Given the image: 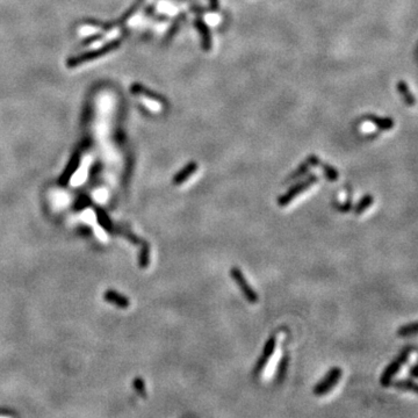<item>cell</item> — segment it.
Here are the masks:
<instances>
[{
  "label": "cell",
  "mask_w": 418,
  "mask_h": 418,
  "mask_svg": "<svg viewBox=\"0 0 418 418\" xmlns=\"http://www.w3.org/2000/svg\"><path fill=\"white\" fill-rule=\"evenodd\" d=\"M415 351H416L415 345H406L405 347L402 348V351L396 355V358L394 359V360L391 361L386 368H384L382 375H381L380 377L381 386H383V387L390 386L391 382H393L394 376L398 373L399 369L402 368V366L405 364L406 360H408L410 357V354Z\"/></svg>",
  "instance_id": "cell-1"
},
{
  "label": "cell",
  "mask_w": 418,
  "mask_h": 418,
  "mask_svg": "<svg viewBox=\"0 0 418 418\" xmlns=\"http://www.w3.org/2000/svg\"><path fill=\"white\" fill-rule=\"evenodd\" d=\"M318 180H320V178H318L317 174H315V173L308 174L307 177H304V179H302V180H300L296 182V184L289 187V188L286 190L282 195L278 197V200H277L278 206H280V207L288 206V204L291 203L296 196H299L300 194L306 192L307 189H309L311 186L318 182Z\"/></svg>",
  "instance_id": "cell-2"
},
{
  "label": "cell",
  "mask_w": 418,
  "mask_h": 418,
  "mask_svg": "<svg viewBox=\"0 0 418 418\" xmlns=\"http://www.w3.org/2000/svg\"><path fill=\"white\" fill-rule=\"evenodd\" d=\"M119 46H120V41H113L111 43H108V45L99 48V49L89 51V53L82 54V55H79V56H75V57L70 58V60H68L67 62L68 68L70 69L78 68L80 67V65L89 63V62H92V61L98 60V58H100V57H104L105 55L116 50L117 48H119Z\"/></svg>",
  "instance_id": "cell-3"
},
{
  "label": "cell",
  "mask_w": 418,
  "mask_h": 418,
  "mask_svg": "<svg viewBox=\"0 0 418 418\" xmlns=\"http://www.w3.org/2000/svg\"><path fill=\"white\" fill-rule=\"evenodd\" d=\"M343 371L340 367H332L328 374L313 388V393L316 396H323L331 391L333 387L337 386L342 377Z\"/></svg>",
  "instance_id": "cell-4"
},
{
  "label": "cell",
  "mask_w": 418,
  "mask_h": 418,
  "mask_svg": "<svg viewBox=\"0 0 418 418\" xmlns=\"http://www.w3.org/2000/svg\"><path fill=\"white\" fill-rule=\"evenodd\" d=\"M230 277L234 279V281L236 282L238 287H240L241 292L243 293L244 298L247 299V301L249 303L255 304L258 302V300H259L258 294H257V292L254 288H252V286L249 285V282L247 279H245L243 272H242L238 267H232V269H230Z\"/></svg>",
  "instance_id": "cell-5"
},
{
  "label": "cell",
  "mask_w": 418,
  "mask_h": 418,
  "mask_svg": "<svg viewBox=\"0 0 418 418\" xmlns=\"http://www.w3.org/2000/svg\"><path fill=\"white\" fill-rule=\"evenodd\" d=\"M276 346H277V338L274 336L270 337V338L266 340L265 345H264L262 357H259V359L256 362V366H255L256 375H259V374L263 372V369L265 368V366L267 365V361L272 358L274 351H276Z\"/></svg>",
  "instance_id": "cell-6"
},
{
  "label": "cell",
  "mask_w": 418,
  "mask_h": 418,
  "mask_svg": "<svg viewBox=\"0 0 418 418\" xmlns=\"http://www.w3.org/2000/svg\"><path fill=\"white\" fill-rule=\"evenodd\" d=\"M320 162H321V159L318 156L316 155L308 156L307 158L304 159L298 167H296V170L289 174V177H287L286 181H294L296 180V179L304 177V175H307L308 172L310 171L311 167L318 166V165H320Z\"/></svg>",
  "instance_id": "cell-7"
},
{
  "label": "cell",
  "mask_w": 418,
  "mask_h": 418,
  "mask_svg": "<svg viewBox=\"0 0 418 418\" xmlns=\"http://www.w3.org/2000/svg\"><path fill=\"white\" fill-rule=\"evenodd\" d=\"M194 26H195L197 33L200 34L201 48H202V50L211 51L213 47V39H212V33H211V29H209V26L207 25L206 21L202 19V18H196V19L194 20Z\"/></svg>",
  "instance_id": "cell-8"
},
{
  "label": "cell",
  "mask_w": 418,
  "mask_h": 418,
  "mask_svg": "<svg viewBox=\"0 0 418 418\" xmlns=\"http://www.w3.org/2000/svg\"><path fill=\"white\" fill-rule=\"evenodd\" d=\"M365 120L368 121L369 123L374 124L377 129L383 130V131L393 129L395 126L394 120L391 119V117H387V116H377L374 114H368L365 116Z\"/></svg>",
  "instance_id": "cell-9"
},
{
  "label": "cell",
  "mask_w": 418,
  "mask_h": 418,
  "mask_svg": "<svg viewBox=\"0 0 418 418\" xmlns=\"http://www.w3.org/2000/svg\"><path fill=\"white\" fill-rule=\"evenodd\" d=\"M197 168H199V165H197L196 162H189L188 164H186L185 166L178 172V173L174 174L173 184L174 185L184 184L186 180H188V179L190 178V175H192L193 173H195V172L197 171Z\"/></svg>",
  "instance_id": "cell-10"
},
{
  "label": "cell",
  "mask_w": 418,
  "mask_h": 418,
  "mask_svg": "<svg viewBox=\"0 0 418 418\" xmlns=\"http://www.w3.org/2000/svg\"><path fill=\"white\" fill-rule=\"evenodd\" d=\"M396 89H397V92L401 95L406 106L412 107V106L416 105V98L413 97V94L411 91H410L406 82H404V80H398L397 84H396Z\"/></svg>",
  "instance_id": "cell-11"
},
{
  "label": "cell",
  "mask_w": 418,
  "mask_h": 418,
  "mask_svg": "<svg viewBox=\"0 0 418 418\" xmlns=\"http://www.w3.org/2000/svg\"><path fill=\"white\" fill-rule=\"evenodd\" d=\"M131 92H133L134 94H136V95H141V97H143V98L149 99L150 101L156 102V104H159V105L164 104L163 98L160 97L159 94H157L155 92H151V91L145 89L144 86L139 85V84H135V85L131 86Z\"/></svg>",
  "instance_id": "cell-12"
},
{
  "label": "cell",
  "mask_w": 418,
  "mask_h": 418,
  "mask_svg": "<svg viewBox=\"0 0 418 418\" xmlns=\"http://www.w3.org/2000/svg\"><path fill=\"white\" fill-rule=\"evenodd\" d=\"M390 386H393L396 389L399 390H406V391H412V393H417V384L413 380L411 379H403V380H397L393 381Z\"/></svg>",
  "instance_id": "cell-13"
},
{
  "label": "cell",
  "mask_w": 418,
  "mask_h": 418,
  "mask_svg": "<svg viewBox=\"0 0 418 418\" xmlns=\"http://www.w3.org/2000/svg\"><path fill=\"white\" fill-rule=\"evenodd\" d=\"M318 166H321L322 171H323V173H324V177L328 181L335 182L339 179V172L336 167H333L332 165L320 162V165H318Z\"/></svg>",
  "instance_id": "cell-14"
},
{
  "label": "cell",
  "mask_w": 418,
  "mask_h": 418,
  "mask_svg": "<svg viewBox=\"0 0 418 418\" xmlns=\"http://www.w3.org/2000/svg\"><path fill=\"white\" fill-rule=\"evenodd\" d=\"M374 202V196L372 194H365L364 196L361 197L360 200L358 201V203L355 204L354 207V213L355 215H361L362 213L372 206Z\"/></svg>",
  "instance_id": "cell-15"
},
{
  "label": "cell",
  "mask_w": 418,
  "mask_h": 418,
  "mask_svg": "<svg viewBox=\"0 0 418 418\" xmlns=\"http://www.w3.org/2000/svg\"><path fill=\"white\" fill-rule=\"evenodd\" d=\"M417 330H418V325H417V322H412V323L410 324H405L401 326L397 330V332H396V335L398 337H413L417 335Z\"/></svg>",
  "instance_id": "cell-16"
},
{
  "label": "cell",
  "mask_w": 418,
  "mask_h": 418,
  "mask_svg": "<svg viewBox=\"0 0 418 418\" xmlns=\"http://www.w3.org/2000/svg\"><path fill=\"white\" fill-rule=\"evenodd\" d=\"M288 362H289V357L287 354H286L281 358L280 362H279L278 372H277V376H276L277 382L281 383L282 381H284L285 376H286V373H287V369H288Z\"/></svg>",
  "instance_id": "cell-17"
},
{
  "label": "cell",
  "mask_w": 418,
  "mask_h": 418,
  "mask_svg": "<svg viewBox=\"0 0 418 418\" xmlns=\"http://www.w3.org/2000/svg\"><path fill=\"white\" fill-rule=\"evenodd\" d=\"M185 18H186V16L184 13L182 14H180V16H179L177 19H175V21H174V24L172 25V27H171V29H170V32L167 33V35H166V39H172L173 38V35L175 34V33H177V31L179 29V26H180V24L182 23V21L185 20Z\"/></svg>",
  "instance_id": "cell-18"
},
{
  "label": "cell",
  "mask_w": 418,
  "mask_h": 418,
  "mask_svg": "<svg viewBox=\"0 0 418 418\" xmlns=\"http://www.w3.org/2000/svg\"><path fill=\"white\" fill-rule=\"evenodd\" d=\"M336 207H337V209H338L339 212L347 213V212H350L351 209H352V202H351V200H347L345 203H338V204H336Z\"/></svg>",
  "instance_id": "cell-19"
},
{
  "label": "cell",
  "mask_w": 418,
  "mask_h": 418,
  "mask_svg": "<svg viewBox=\"0 0 418 418\" xmlns=\"http://www.w3.org/2000/svg\"><path fill=\"white\" fill-rule=\"evenodd\" d=\"M209 7H211V11L213 12H216L220 9V2L219 0H209Z\"/></svg>",
  "instance_id": "cell-20"
},
{
  "label": "cell",
  "mask_w": 418,
  "mask_h": 418,
  "mask_svg": "<svg viewBox=\"0 0 418 418\" xmlns=\"http://www.w3.org/2000/svg\"><path fill=\"white\" fill-rule=\"evenodd\" d=\"M409 373H410V375H411L413 377V379H416L417 375H418V374H417V364H416V362L411 366V367H410V372Z\"/></svg>",
  "instance_id": "cell-21"
}]
</instances>
